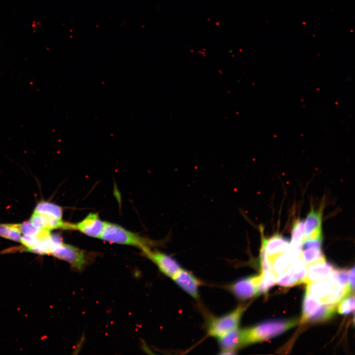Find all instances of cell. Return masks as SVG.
<instances>
[{"label":"cell","mask_w":355,"mask_h":355,"mask_svg":"<svg viewBox=\"0 0 355 355\" xmlns=\"http://www.w3.org/2000/svg\"><path fill=\"white\" fill-rule=\"evenodd\" d=\"M50 254L68 262L77 270H81L85 267L89 258L88 253L84 250L61 241L54 245Z\"/></svg>","instance_id":"obj_4"},{"label":"cell","mask_w":355,"mask_h":355,"mask_svg":"<svg viewBox=\"0 0 355 355\" xmlns=\"http://www.w3.org/2000/svg\"><path fill=\"white\" fill-rule=\"evenodd\" d=\"M307 265L300 255L293 260L286 270L298 282L304 283L307 275Z\"/></svg>","instance_id":"obj_16"},{"label":"cell","mask_w":355,"mask_h":355,"mask_svg":"<svg viewBox=\"0 0 355 355\" xmlns=\"http://www.w3.org/2000/svg\"><path fill=\"white\" fill-rule=\"evenodd\" d=\"M102 240L120 245L137 247L141 251L150 248L153 241L131 232L114 223L104 221V227L100 237Z\"/></svg>","instance_id":"obj_2"},{"label":"cell","mask_w":355,"mask_h":355,"mask_svg":"<svg viewBox=\"0 0 355 355\" xmlns=\"http://www.w3.org/2000/svg\"><path fill=\"white\" fill-rule=\"evenodd\" d=\"M34 212L49 215L59 219H62L63 209L55 204L47 201H41L36 206Z\"/></svg>","instance_id":"obj_18"},{"label":"cell","mask_w":355,"mask_h":355,"mask_svg":"<svg viewBox=\"0 0 355 355\" xmlns=\"http://www.w3.org/2000/svg\"><path fill=\"white\" fill-rule=\"evenodd\" d=\"M262 278L257 289V295L264 293L276 284V276L272 271L262 272Z\"/></svg>","instance_id":"obj_22"},{"label":"cell","mask_w":355,"mask_h":355,"mask_svg":"<svg viewBox=\"0 0 355 355\" xmlns=\"http://www.w3.org/2000/svg\"><path fill=\"white\" fill-rule=\"evenodd\" d=\"M260 259L262 272L271 271L270 262L266 255L265 249L262 245L260 249Z\"/></svg>","instance_id":"obj_27"},{"label":"cell","mask_w":355,"mask_h":355,"mask_svg":"<svg viewBox=\"0 0 355 355\" xmlns=\"http://www.w3.org/2000/svg\"><path fill=\"white\" fill-rule=\"evenodd\" d=\"M261 245L265 249L266 253L269 261L287 249L289 243L284 237L275 234L268 239L261 236Z\"/></svg>","instance_id":"obj_12"},{"label":"cell","mask_w":355,"mask_h":355,"mask_svg":"<svg viewBox=\"0 0 355 355\" xmlns=\"http://www.w3.org/2000/svg\"><path fill=\"white\" fill-rule=\"evenodd\" d=\"M323 206L322 205L317 210L312 208L308 213L304 222V235L303 241L308 239H323Z\"/></svg>","instance_id":"obj_6"},{"label":"cell","mask_w":355,"mask_h":355,"mask_svg":"<svg viewBox=\"0 0 355 355\" xmlns=\"http://www.w3.org/2000/svg\"><path fill=\"white\" fill-rule=\"evenodd\" d=\"M306 293L323 301L333 291L334 286L328 280L308 283Z\"/></svg>","instance_id":"obj_14"},{"label":"cell","mask_w":355,"mask_h":355,"mask_svg":"<svg viewBox=\"0 0 355 355\" xmlns=\"http://www.w3.org/2000/svg\"><path fill=\"white\" fill-rule=\"evenodd\" d=\"M21 236L14 224L0 223V237L20 243Z\"/></svg>","instance_id":"obj_21"},{"label":"cell","mask_w":355,"mask_h":355,"mask_svg":"<svg viewBox=\"0 0 355 355\" xmlns=\"http://www.w3.org/2000/svg\"><path fill=\"white\" fill-rule=\"evenodd\" d=\"M349 284L351 288L354 291L355 287V268L354 267L349 271Z\"/></svg>","instance_id":"obj_28"},{"label":"cell","mask_w":355,"mask_h":355,"mask_svg":"<svg viewBox=\"0 0 355 355\" xmlns=\"http://www.w3.org/2000/svg\"><path fill=\"white\" fill-rule=\"evenodd\" d=\"M262 278V274L241 279L230 286L232 293L238 298L246 300L257 295V289Z\"/></svg>","instance_id":"obj_8"},{"label":"cell","mask_w":355,"mask_h":355,"mask_svg":"<svg viewBox=\"0 0 355 355\" xmlns=\"http://www.w3.org/2000/svg\"><path fill=\"white\" fill-rule=\"evenodd\" d=\"M172 279L190 296L194 299L198 298L199 288L201 283L192 273L181 268Z\"/></svg>","instance_id":"obj_9"},{"label":"cell","mask_w":355,"mask_h":355,"mask_svg":"<svg viewBox=\"0 0 355 355\" xmlns=\"http://www.w3.org/2000/svg\"><path fill=\"white\" fill-rule=\"evenodd\" d=\"M298 323L297 320H271L242 329L244 346L264 341L282 334Z\"/></svg>","instance_id":"obj_1"},{"label":"cell","mask_w":355,"mask_h":355,"mask_svg":"<svg viewBox=\"0 0 355 355\" xmlns=\"http://www.w3.org/2000/svg\"><path fill=\"white\" fill-rule=\"evenodd\" d=\"M30 221L36 228L51 231L56 229L71 230V223L54 217L34 212Z\"/></svg>","instance_id":"obj_11"},{"label":"cell","mask_w":355,"mask_h":355,"mask_svg":"<svg viewBox=\"0 0 355 355\" xmlns=\"http://www.w3.org/2000/svg\"><path fill=\"white\" fill-rule=\"evenodd\" d=\"M349 273L347 270L335 269L328 279L334 287H345L349 285Z\"/></svg>","instance_id":"obj_20"},{"label":"cell","mask_w":355,"mask_h":355,"mask_svg":"<svg viewBox=\"0 0 355 355\" xmlns=\"http://www.w3.org/2000/svg\"><path fill=\"white\" fill-rule=\"evenodd\" d=\"M300 256L307 266L314 262L325 260L321 248H304L301 252Z\"/></svg>","instance_id":"obj_19"},{"label":"cell","mask_w":355,"mask_h":355,"mask_svg":"<svg viewBox=\"0 0 355 355\" xmlns=\"http://www.w3.org/2000/svg\"><path fill=\"white\" fill-rule=\"evenodd\" d=\"M355 297L354 293L345 296L338 303L336 310L340 314L347 315L354 311Z\"/></svg>","instance_id":"obj_24"},{"label":"cell","mask_w":355,"mask_h":355,"mask_svg":"<svg viewBox=\"0 0 355 355\" xmlns=\"http://www.w3.org/2000/svg\"><path fill=\"white\" fill-rule=\"evenodd\" d=\"M304 235V221L297 219L294 221L291 230V244L302 245Z\"/></svg>","instance_id":"obj_23"},{"label":"cell","mask_w":355,"mask_h":355,"mask_svg":"<svg viewBox=\"0 0 355 355\" xmlns=\"http://www.w3.org/2000/svg\"><path fill=\"white\" fill-rule=\"evenodd\" d=\"M15 227L21 234L26 235H34L37 234L40 231L35 227L30 220L22 223L14 224Z\"/></svg>","instance_id":"obj_26"},{"label":"cell","mask_w":355,"mask_h":355,"mask_svg":"<svg viewBox=\"0 0 355 355\" xmlns=\"http://www.w3.org/2000/svg\"><path fill=\"white\" fill-rule=\"evenodd\" d=\"M245 310V307L240 305L224 315L212 319L208 326L209 335L218 339L238 328Z\"/></svg>","instance_id":"obj_3"},{"label":"cell","mask_w":355,"mask_h":355,"mask_svg":"<svg viewBox=\"0 0 355 355\" xmlns=\"http://www.w3.org/2000/svg\"><path fill=\"white\" fill-rule=\"evenodd\" d=\"M219 344L223 352H233L244 346L242 329L234 330L218 338Z\"/></svg>","instance_id":"obj_15"},{"label":"cell","mask_w":355,"mask_h":355,"mask_svg":"<svg viewBox=\"0 0 355 355\" xmlns=\"http://www.w3.org/2000/svg\"><path fill=\"white\" fill-rule=\"evenodd\" d=\"M142 253L152 261L159 270L166 276L171 279L181 268L178 262L170 255L158 250L150 248L142 250Z\"/></svg>","instance_id":"obj_5"},{"label":"cell","mask_w":355,"mask_h":355,"mask_svg":"<svg viewBox=\"0 0 355 355\" xmlns=\"http://www.w3.org/2000/svg\"><path fill=\"white\" fill-rule=\"evenodd\" d=\"M277 276L276 283L280 285L289 287L298 284L297 281L286 270Z\"/></svg>","instance_id":"obj_25"},{"label":"cell","mask_w":355,"mask_h":355,"mask_svg":"<svg viewBox=\"0 0 355 355\" xmlns=\"http://www.w3.org/2000/svg\"><path fill=\"white\" fill-rule=\"evenodd\" d=\"M307 266L306 284L322 281L327 278L335 270L325 260L313 263Z\"/></svg>","instance_id":"obj_13"},{"label":"cell","mask_w":355,"mask_h":355,"mask_svg":"<svg viewBox=\"0 0 355 355\" xmlns=\"http://www.w3.org/2000/svg\"><path fill=\"white\" fill-rule=\"evenodd\" d=\"M293 260L289 254L286 251L270 261L271 271L276 277L285 271Z\"/></svg>","instance_id":"obj_17"},{"label":"cell","mask_w":355,"mask_h":355,"mask_svg":"<svg viewBox=\"0 0 355 355\" xmlns=\"http://www.w3.org/2000/svg\"><path fill=\"white\" fill-rule=\"evenodd\" d=\"M324 306V304L320 300L305 293L303 302L301 322H319Z\"/></svg>","instance_id":"obj_10"},{"label":"cell","mask_w":355,"mask_h":355,"mask_svg":"<svg viewBox=\"0 0 355 355\" xmlns=\"http://www.w3.org/2000/svg\"><path fill=\"white\" fill-rule=\"evenodd\" d=\"M104 227V221L98 213H89L83 220L71 223V230H76L90 237L100 238Z\"/></svg>","instance_id":"obj_7"}]
</instances>
